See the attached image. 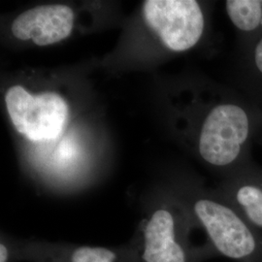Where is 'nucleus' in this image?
<instances>
[{
	"label": "nucleus",
	"instance_id": "nucleus-1",
	"mask_svg": "<svg viewBox=\"0 0 262 262\" xmlns=\"http://www.w3.org/2000/svg\"><path fill=\"white\" fill-rule=\"evenodd\" d=\"M5 103L12 123L29 140H53L63 130L68 106L59 94L32 95L23 86L14 85L5 95Z\"/></svg>",
	"mask_w": 262,
	"mask_h": 262
},
{
	"label": "nucleus",
	"instance_id": "nucleus-2",
	"mask_svg": "<svg viewBox=\"0 0 262 262\" xmlns=\"http://www.w3.org/2000/svg\"><path fill=\"white\" fill-rule=\"evenodd\" d=\"M143 11L147 24L172 52L192 49L204 34L205 14L195 0H147Z\"/></svg>",
	"mask_w": 262,
	"mask_h": 262
},
{
	"label": "nucleus",
	"instance_id": "nucleus-3",
	"mask_svg": "<svg viewBox=\"0 0 262 262\" xmlns=\"http://www.w3.org/2000/svg\"><path fill=\"white\" fill-rule=\"evenodd\" d=\"M168 209L156 211L144 230L145 262H192L186 226Z\"/></svg>",
	"mask_w": 262,
	"mask_h": 262
},
{
	"label": "nucleus",
	"instance_id": "nucleus-4",
	"mask_svg": "<svg viewBox=\"0 0 262 262\" xmlns=\"http://www.w3.org/2000/svg\"><path fill=\"white\" fill-rule=\"evenodd\" d=\"M74 13L62 4L42 5L20 14L12 24L13 35L19 40H32L38 46L57 43L72 31Z\"/></svg>",
	"mask_w": 262,
	"mask_h": 262
},
{
	"label": "nucleus",
	"instance_id": "nucleus-5",
	"mask_svg": "<svg viewBox=\"0 0 262 262\" xmlns=\"http://www.w3.org/2000/svg\"><path fill=\"white\" fill-rule=\"evenodd\" d=\"M220 194L262 233V167L255 162L225 178Z\"/></svg>",
	"mask_w": 262,
	"mask_h": 262
},
{
	"label": "nucleus",
	"instance_id": "nucleus-6",
	"mask_svg": "<svg viewBox=\"0 0 262 262\" xmlns=\"http://www.w3.org/2000/svg\"><path fill=\"white\" fill-rule=\"evenodd\" d=\"M237 52V90L262 108V34Z\"/></svg>",
	"mask_w": 262,
	"mask_h": 262
},
{
	"label": "nucleus",
	"instance_id": "nucleus-7",
	"mask_svg": "<svg viewBox=\"0 0 262 262\" xmlns=\"http://www.w3.org/2000/svg\"><path fill=\"white\" fill-rule=\"evenodd\" d=\"M225 12L237 31L238 49L262 34V0H227Z\"/></svg>",
	"mask_w": 262,
	"mask_h": 262
},
{
	"label": "nucleus",
	"instance_id": "nucleus-8",
	"mask_svg": "<svg viewBox=\"0 0 262 262\" xmlns=\"http://www.w3.org/2000/svg\"><path fill=\"white\" fill-rule=\"evenodd\" d=\"M116 259V253L103 247L82 246L71 255V262H115Z\"/></svg>",
	"mask_w": 262,
	"mask_h": 262
},
{
	"label": "nucleus",
	"instance_id": "nucleus-9",
	"mask_svg": "<svg viewBox=\"0 0 262 262\" xmlns=\"http://www.w3.org/2000/svg\"><path fill=\"white\" fill-rule=\"evenodd\" d=\"M9 258V252L4 244L0 245V262H7Z\"/></svg>",
	"mask_w": 262,
	"mask_h": 262
}]
</instances>
